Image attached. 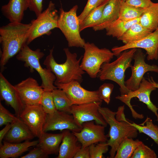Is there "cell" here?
Returning <instances> with one entry per match:
<instances>
[{
  "instance_id": "7c38bea8",
  "label": "cell",
  "mask_w": 158,
  "mask_h": 158,
  "mask_svg": "<svg viewBox=\"0 0 158 158\" xmlns=\"http://www.w3.org/2000/svg\"><path fill=\"white\" fill-rule=\"evenodd\" d=\"M133 48L143 49L146 52L148 61L158 59V28L147 36L111 49L114 56H118L123 51Z\"/></svg>"
},
{
  "instance_id": "4316f807",
  "label": "cell",
  "mask_w": 158,
  "mask_h": 158,
  "mask_svg": "<svg viewBox=\"0 0 158 158\" xmlns=\"http://www.w3.org/2000/svg\"><path fill=\"white\" fill-rule=\"evenodd\" d=\"M139 18L129 20L118 18L105 28L106 34L118 39L122 36L132 25L139 21Z\"/></svg>"
},
{
  "instance_id": "e0dca14e",
  "label": "cell",
  "mask_w": 158,
  "mask_h": 158,
  "mask_svg": "<svg viewBox=\"0 0 158 158\" xmlns=\"http://www.w3.org/2000/svg\"><path fill=\"white\" fill-rule=\"evenodd\" d=\"M14 86L25 106L40 104L44 90L41 86L39 85L36 80L29 77Z\"/></svg>"
},
{
  "instance_id": "52a82bcc",
  "label": "cell",
  "mask_w": 158,
  "mask_h": 158,
  "mask_svg": "<svg viewBox=\"0 0 158 158\" xmlns=\"http://www.w3.org/2000/svg\"><path fill=\"white\" fill-rule=\"evenodd\" d=\"M85 52L80 63L82 69L92 78H95L99 73L102 65L109 62L114 55L112 51L100 49L93 43L86 42L83 47Z\"/></svg>"
},
{
  "instance_id": "2e32d148",
  "label": "cell",
  "mask_w": 158,
  "mask_h": 158,
  "mask_svg": "<svg viewBox=\"0 0 158 158\" xmlns=\"http://www.w3.org/2000/svg\"><path fill=\"white\" fill-rule=\"evenodd\" d=\"M82 128L79 132H72L81 143L82 147L85 148L91 145L99 142H107V136L105 135V126L95 124L94 121L83 123Z\"/></svg>"
},
{
  "instance_id": "b9f144b4",
  "label": "cell",
  "mask_w": 158,
  "mask_h": 158,
  "mask_svg": "<svg viewBox=\"0 0 158 158\" xmlns=\"http://www.w3.org/2000/svg\"><path fill=\"white\" fill-rule=\"evenodd\" d=\"M74 158H90L89 147H81L77 152Z\"/></svg>"
},
{
  "instance_id": "836d02e7",
  "label": "cell",
  "mask_w": 158,
  "mask_h": 158,
  "mask_svg": "<svg viewBox=\"0 0 158 158\" xmlns=\"http://www.w3.org/2000/svg\"><path fill=\"white\" fill-rule=\"evenodd\" d=\"M155 152L142 142L134 151L131 158H157Z\"/></svg>"
},
{
  "instance_id": "ffe728a7",
  "label": "cell",
  "mask_w": 158,
  "mask_h": 158,
  "mask_svg": "<svg viewBox=\"0 0 158 158\" xmlns=\"http://www.w3.org/2000/svg\"><path fill=\"white\" fill-rule=\"evenodd\" d=\"M28 8L27 0H9L2 6L1 10L3 15L11 23H21L24 12Z\"/></svg>"
},
{
  "instance_id": "9a60e30c",
  "label": "cell",
  "mask_w": 158,
  "mask_h": 158,
  "mask_svg": "<svg viewBox=\"0 0 158 158\" xmlns=\"http://www.w3.org/2000/svg\"><path fill=\"white\" fill-rule=\"evenodd\" d=\"M102 102H93L79 105H73L71 114L81 126L85 122L93 121L97 124L102 125L106 127L107 124L99 110Z\"/></svg>"
},
{
  "instance_id": "8d00e7d4",
  "label": "cell",
  "mask_w": 158,
  "mask_h": 158,
  "mask_svg": "<svg viewBox=\"0 0 158 158\" xmlns=\"http://www.w3.org/2000/svg\"><path fill=\"white\" fill-rule=\"evenodd\" d=\"M19 118L15 116L5 108L0 102V126L8 123H12Z\"/></svg>"
},
{
  "instance_id": "5bb4252c",
  "label": "cell",
  "mask_w": 158,
  "mask_h": 158,
  "mask_svg": "<svg viewBox=\"0 0 158 158\" xmlns=\"http://www.w3.org/2000/svg\"><path fill=\"white\" fill-rule=\"evenodd\" d=\"M82 126L75 120L71 114L56 111L54 113L47 114L43 131L59 130L61 131L68 130L72 132H78L81 131Z\"/></svg>"
},
{
  "instance_id": "f6af8a7d",
  "label": "cell",
  "mask_w": 158,
  "mask_h": 158,
  "mask_svg": "<svg viewBox=\"0 0 158 158\" xmlns=\"http://www.w3.org/2000/svg\"><path fill=\"white\" fill-rule=\"evenodd\" d=\"M123 0V1H125L126 0Z\"/></svg>"
},
{
  "instance_id": "4dcf8cb0",
  "label": "cell",
  "mask_w": 158,
  "mask_h": 158,
  "mask_svg": "<svg viewBox=\"0 0 158 158\" xmlns=\"http://www.w3.org/2000/svg\"><path fill=\"white\" fill-rule=\"evenodd\" d=\"M145 9L129 5L122 0L118 18L129 20L140 18Z\"/></svg>"
},
{
  "instance_id": "6da1fadb",
  "label": "cell",
  "mask_w": 158,
  "mask_h": 158,
  "mask_svg": "<svg viewBox=\"0 0 158 158\" xmlns=\"http://www.w3.org/2000/svg\"><path fill=\"white\" fill-rule=\"evenodd\" d=\"M31 25L30 23L10 22L0 28V65L2 71L9 59L17 54L26 44Z\"/></svg>"
},
{
  "instance_id": "ab89813d",
  "label": "cell",
  "mask_w": 158,
  "mask_h": 158,
  "mask_svg": "<svg viewBox=\"0 0 158 158\" xmlns=\"http://www.w3.org/2000/svg\"><path fill=\"white\" fill-rule=\"evenodd\" d=\"M48 155L41 148L36 146L28 153L21 156L20 158H47L48 157Z\"/></svg>"
},
{
  "instance_id": "4fadbf2b",
  "label": "cell",
  "mask_w": 158,
  "mask_h": 158,
  "mask_svg": "<svg viewBox=\"0 0 158 158\" xmlns=\"http://www.w3.org/2000/svg\"><path fill=\"white\" fill-rule=\"evenodd\" d=\"M47 114L40 104L25 106L19 118L28 127L35 136L39 138L43 133Z\"/></svg>"
},
{
  "instance_id": "8992f818",
  "label": "cell",
  "mask_w": 158,
  "mask_h": 158,
  "mask_svg": "<svg viewBox=\"0 0 158 158\" xmlns=\"http://www.w3.org/2000/svg\"><path fill=\"white\" fill-rule=\"evenodd\" d=\"M78 6H74L68 11L60 9L57 28L64 35L69 47H84L86 43L80 35V22L77 15Z\"/></svg>"
},
{
  "instance_id": "d590c367",
  "label": "cell",
  "mask_w": 158,
  "mask_h": 158,
  "mask_svg": "<svg viewBox=\"0 0 158 158\" xmlns=\"http://www.w3.org/2000/svg\"><path fill=\"white\" fill-rule=\"evenodd\" d=\"M114 88V85L110 83H104L101 85L97 90L99 98L108 104L110 101L111 95Z\"/></svg>"
},
{
  "instance_id": "f1b7e54d",
  "label": "cell",
  "mask_w": 158,
  "mask_h": 158,
  "mask_svg": "<svg viewBox=\"0 0 158 158\" xmlns=\"http://www.w3.org/2000/svg\"><path fill=\"white\" fill-rule=\"evenodd\" d=\"M142 142L138 139L125 138L119 145L114 158H131L136 147Z\"/></svg>"
},
{
  "instance_id": "83f0119b",
  "label": "cell",
  "mask_w": 158,
  "mask_h": 158,
  "mask_svg": "<svg viewBox=\"0 0 158 158\" xmlns=\"http://www.w3.org/2000/svg\"><path fill=\"white\" fill-rule=\"evenodd\" d=\"M109 0H105L102 4L92 10L84 20L80 23V32L85 29L93 28L101 20L103 9Z\"/></svg>"
},
{
  "instance_id": "603a6c76",
  "label": "cell",
  "mask_w": 158,
  "mask_h": 158,
  "mask_svg": "<svg viewBox=\"0 0 158 158\" xmlns=\"http://www.w3.org/2000/svg\"><path fill=\"white\" fill-rule=\"evenodd\" d=\"M122 0H109L105 6L102 17L98 24L92 28L95 31L103 30L117 20Z\"/></svg>"
},
{
  "instance_id": "44dd1931",
  "label": "cell",
  "mask_w": 158,
  "mask_h": 158,
  "mask_svg": "<svg viewBox=\"0 0 158 158\" xmlns=\"http://www.w3.org/2000/svg\"><path fill=\"white\" fill-rule=\"evenodd\" d=\"M26 124L19 118L12 123V126L4 138L9 142H19L32 140L35 137Z\"/></svg>"
},
{
  "instance_id": "ac0fdd59",
  "label": "cell",
  "mask_w": 158,
  "mask_h": 158,
  "mask_svg": "<svg viewBox=\"0 0 158 158\" xmlns=\"http://www.w3.org/2000/svg\"><path fill=\"white\" fill-rule=\"evenodd\" d=\"M0 95L1 99L13 109L15 115L19 118L25 106L14 86L9 82L1 72L0 73Z\"/></svg>"
},
{
  "instance_id": "7402d4cb",
  "label": "cell",
  "mask_w": 158,
  "mask_h": 158,
  "mask_svg": "<svg viewBox=\"0 0 158 158\" xmlns=\"http://www.w3.org/2000/svg\"><path fill=\"white\" fill-rule=\"evenodd\" d=\"M38 140H26L22 143H13L5 140L0 147V158H15L20 156L31 147L36 146Z\"/></svg>"
},
{
  "instance_id": "d4e9b609",
  "label": "cell",
  "mask_w": 158,
  "mask_h": 158,
  "mask_svg": "<svg viewBox=\"0 0 158 158\" xmlns=\"http://www.w3.org/2000/svg\"><path fill=\"white\" fill-rule=\"evenodd\" d=\"M139 22L151 32L158 28V3H153L145 8L139 18Z\"/></svg>"
},
{
  "instance_id": "7bdbcfd3",
  "label": "cell",
  "mask_w": 158,
  "mask_h": 158,
  "mask_svg": "<svg viewBox=\"0 0 158 158\" xmlns=\"http://www.w3.org/2000/svg\"><path fill=\"white\" fill-rule=\"evenodd\" d=\"M5 125V127L0 131V147L2 145V140L11 128L12 123H8Z\"/></svg>"
},
{
  "instance_id": "d6986e66",
  "label": "cell",
  "mask_w": 158,
  "mask_h": 158,
  "mask_svg": "<svg viewBox=\"0 0 158 158\" xmlns=\"http://www.w3.org/2000/svg\"><path fill=\"white\" fill-rule=\"evenodd\" d=\"M63 137L60 145L57 158H74L78 151L82 147L77 138L70 130L62 131Z\"/></svg>"
},
{
  "instance_id": "3957f363",
  "label": "cell",
  "mask_w": 158,
  "mask_h": 158,
  "mask_svg": "<svg viewBox=\"0 0 158 158\" xmlns=\"http://www.w3.org/2000/svg\"><path fill=\"white\" fill-rule=\"evenodd\" d=\"M99 110L103 118L109 126L108 137L109 139L107 142L111 147L109 152L110 158H114L121 143L126 137L132 138L138 135L137 130L130 124L125 115L118 120L116 118V112L108 108L100 106Z\"/></svg>"
},
{
  "instance_id": "8fae6325",
  "label": "cell",
  "mask_w": 158,
  "mask_h": 158,
  "mask_svg": "<svg viewBox=\"0 0 158 158\" xmlns=\"http://www.w3.org/2000/svg\"><path fill=\"white\" fill-rule=\"evenodd\" d=\"M145 57V55L142 50L140 48L137 49L133 58L134 65L130 67L131 75L125 82L126 87L130 91H134L138 88L146 73L151 71L158 73V66L146 63Z\"/></svg>"
},
{
  "instance_id": "1f68e13d",
  "label": "cell",
  "mask_w": 158,
  "mask_h": 158,
  "mask_svg": "<svg viewBox=\"0 0 158 158\" xmlns=\"http://www.w3.org/2000/svg\"><path fill=\"white\" fill-rule=\"evenodd\" d=\"M129 123L136 128L139 133H143L150 137L158 146V126L153 123L150 118L147 117L145 121V125H138L134 122Z\"/></svg>"
},
{
  "instance_id": "f546056e",
  "label": "cell",
  "mask_w": 158,
  "mask_h": 158,
  "mask_svg": "<svg viewBox=\"0 0 158 158\" xmlns=\"http://www.w3.org/2000/svg\"><path fill=\"white\" fill-rule=\"evenodd\" d=\"M55 105L57 110L71 114V101L62 90L56 88L52 91Z\"/></svg>"
},
{
  "instance_id": "ee69618b",
  "label": "cell",
  "mask_w": 158,
  "mask_h": 158,
  "mask_svg": "<svg viewBox=\"0 0 158 158\" xmlns=\"http://www.w3.org/2000/svg\"><path fill=\"white\" fill-rule=\"evenodd\" d=\"M148 80L151 83L154 87L158 89V83L156 82L152 77H151L150 78H149Z\"/></svg>"
},
{
  "instance_id": "ba28073f",
  "label": "cell",
  "mask_w": 158,
  "mask_h": 158,
  "mask_svg": "<svg viewBox=\"0 0 158 158\" xmlns=\"http://www.w3.org/2000/svg\"><path fill=\"white\" fill-rule=\"evenodd\" d=\"M55 4L51 1L49 2L47 8L31 22L26 44L28 45L36 38L43 35H49L52 29L57 28L59 16Z\"/></svg>"
},
{
  "instance_id": "cb8c5ba5",
  "label": "cell",
  "mask_w": 158,
  "mask_h": 158,
  "mask_svg": "<svg viewBox=\"0 0 158 158\" xmlns=\"http://www.w3.org/2000/svg\"><path fill=\"white\" fill-rule=\"evenodd\" d=\"M63 137V133L53 134L43 132L39 138L36 146L41 148L48 155L59 153L60 144Z\"/></svg>"
},
{
  "instance_id": "f35d334b",
  "label": "cell",
  "mask_w": 158,
  "mask_h": 158,
  "mask_svg": "<svg viewBox=\"0 0 158 158\" xmlns=\"http://www.w3.org/2000/svg\"><path fill=\"white\" fill-rule=\"evenodd\" d=\"M28 8L34 12L37 17L42 12L43 0H27Z\"/></svg>"
},
{
  "instance_id": "e575fe53",
  "label": "cell",
  "mask_w": 158,
  "mask_h": 158,
  "mask_svg": "<svg viewBox=\"0 0 158 158\" xmlns=\"http://www.w3.org/2000/svg\"><path fill=\"white\" fill-rule=\"evenodd\" d=\"M107 142H99L93 144L89 147L90 158H103V154L106 153L109 149Z\"/></svg>"
},
{
  "instance_id": "9c48e42d",
  "label": "cell",
  "mask_w": 158,
  "mask_h": 158,
  "mask_svg": "<svg viewBox=\"0 0 158 158\" xmlns=\"http://www.w3.org/2000/svg\"><path fill=\"white\" fill-rule=\"evenodd\" d=\"M151 83L143 77L138 89L134 91H130L126 94L121 95L116 97L127 105L130 108L132 116L134 118L142 119L144 116L137 113L133 109L130 104L131 99L134 97L137 98L139 101L145 104L147 108L152 111L156 117L158 122V108L151 101L150 95L151 92L156 90Z\"/></svg>"
},
{
  "instance_id": "30bf717a",
  "label": "cell",
  "mask_w": 158,
  "mask_h": 158,
  "mask_svg": "<svg viewBox=\"0 0 158 158\" xmlns=\"http://www.w3.org/2000/svg\"><path fill=\"white\" fill-rule=\"evenodd\" d=\"M80 83L73 81L66 83H54L57 88L62 90L71 101L72 105H79L93 102H101L97 91H90L83 87Z\"/></svg>"
},
{
  "instance_id": "60d3db41",
  "label": "cell",
  "mask_w": 158,
  "mask_h": 158,
  "mask_svg": "<svg viewBox=\"0 0 158 158\" xmlns=\"http://www.w3.org/2000/svg\"><path fill=\"white\" fill-rule=\"evenodd\" d=\"M125 1L129 5L144 9L153 3L151 0H126Z\"/></svg>"
},
{
  "instance_id": "277c9868",
  "label": "cell",
  "mask_w": 158,
  "mask_h": 158,
  "mask_svg": "<svg viewBox=\"0 0 158 158\" xmlns=\"http://www.w3.org/2000/svg\"><path fill=\"white\" fill-rule=\"evenodd\" d=\"M137 49L125 50L114 61L103 63L98 75L101 80H110L117 83L120 87L121 95L126 94L130 91L125 84V73L128 68L132 66L131 62Z\"/></svg>"
},
{
  "instance_id": "74e56055",
  "label": "cell",
  "mask_w": 158,
  "mask_h": 158,
  "mask_svg": "<svg viewBox=\"0 0 158 158\" xmlns=\"http://www.w3.org/2000/svg\"><path fill=\"white\" fill-rule=\"evenodd\" d=\"M105 0H88L83 10L78 16L80 23L81 22L93 9L102 4Z\"/></svg>"
},
{
  "instance_id": "7a4b0ae2",
  "label": "cell",
  "mask_w": 158,
  "mask_h": 158,
  "mask_svg": "<svg viewBox=\"0 0 158 158\" xmlns=\"http://www.w3.org/2000/svg\"><path fill=\"white\" fill-rule=\"evenodd\" d=\"M53 51L54 47L50 50L43 64L55 75L56 79L54 83H66L73 81L80 83L85 73L80 66V62L83 56H81L78 59L76 53H72L68 48H64L63 51L66 59L64 63L59 64L54 59Z\"/></svg>"
},
{
  "instance_id": "d6a6232c",
  "label": "cell",
  "mask_w": 158,
  "mask_h": 158,
  "mask_svg": "<svg viewBox=\"0 0 158 158\" xmlns=\"http://www.w3.org/2000/svg\"><path fill=\"white\" fill-rule=\"evenodd\" d=\"M40 104L42 106L47 114H52L57 111L54 103L52 91H44L41 98Z\"/></svg>"
},
{
  "instance_id": "484cf974",
  "label": "cell",
  "mask_w": 158,
  "mask_h": 158,
  "mask_svg": "<svg viewBox=\"0 0 158 158\" xmlns=\"http://www.w3.org/2000/svg\"><path fill=\"white\" fill-rule=\"evenodd\" d=\"M152 32L143 26L138 21L132 25L118 40L122 41L125 44L140 40Z\"/></svg>"
},
{
  "instance_id": "5b68a950",
  "label": "cell",
  "mask_w": 158,
  "mask_h": 158,
  "mask_svg": "<svg viewBox=\"0 0 158 158\" xmlns=\"http://www.w3.org/2000/svg\"><path fill=\"white\" fill-rule=\"evenodd\" d=\"M44 55L40 49L33 50L26 44L17 54L16 57L18 60L24 62V66L28 68L30 72L35 70L38 73L42 81L41 86L44 90L52 91L57 88L54 85L56 78L49 69L43 68L41 65L40 59Z\"/></svg>"
}]
</instances>
